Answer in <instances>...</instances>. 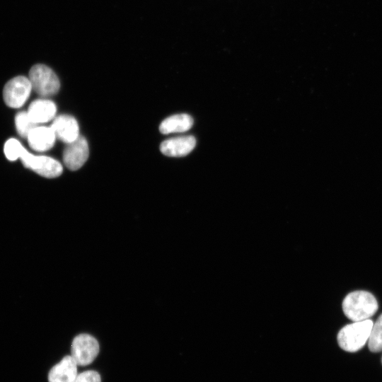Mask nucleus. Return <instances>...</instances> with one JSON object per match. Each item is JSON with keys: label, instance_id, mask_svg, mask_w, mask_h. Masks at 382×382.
<instances>
[{"label": "nucleus", "instance_id": "5", "mask_svg": "<svg viewBox=\"0 0 382 382\" xmlns=\"http://www.w3.org/2000/svg\"><path fill=\"white\" fill-rule=\"evenodd\" d=\"M32 89L28 78L23 76H16L9 80L4 88V102L10 108H21L28 98Z\"/></svg>", "mask_w": 382, "mask_h": 382}, {"label": "nucleus", "instance_id": "1", "mask_svg": "<svg viewBox=\"0 0 382 382\" xmlns=\"http://www.w3.org/2000/svg\"><path fill=\"white\" fill-rule=\"evenodd\" d=\"M4 151L9 161L20 158L23 166L41 176L53 178L59 176L62 164L56 159L46 156H35L29 153L17 139L11 138L4 144Z\"/></svg>", "mask_w": 382, "mask_h": 382}, {"label": "nucleus", "instance_id": "7", "mask_svg": "<svg viewBox=\"0 0 382 382\" xmlns=\"http://www.w3.org/2000/svg\"><path fill=\"white\" fill-rule=\"evenodd\" d=\"M88 155L87 140L84 137L79 136L75 141L67 144L63 151V161L67 168L76 170L86 163Z\"/></svg>", "mask_w": 382, "mask_h": 382}, {"label": "nucleus", "instance_id": "4", "mask_svg": "<svg viewBox=\"0 0 382 382\" xmlns=\"http://www.w3.org/2000/svg\"><path fill=\"white\" fill-rule=\"evenodd\" d=\"M33 89L40 96L47 97L56 94L60 88L59 80L47 66L37 64L31 67L28 77Z\"/></svg>", "mask_w": 382, "mask_h": 382}, {"label": "nucleus", "instance_id": "3", "mask_svg": "<svg viewBox=\"0 0 382 382\" xmlns=\"http://www.w3.org/2000/svg\"><path fill=\"white\" fill-rule=\"evenodd\" d=\"M373 324L371 320L367 319L345 325L337 334L339 346L349 352L361 349L368 342Z\"/></svg>", "mask_w": 382, "mask_h": 382}, {"label": "nucleus", "instance_id": "6", "mask_svg": "<svg viewBox=\"0 0 382 382\" xmlns=\"http://www.w3.org/2000/svg\"><path fill=\"white\" fill-rule=\"evenodd\" d=\"M71 357L78 366L91 364L99 352V344L96 339L88 334L76 336L71 344Z\"/></svg>", "mask_w": 382, "mask_h": 382}, {"label": "nucleus", "instance_id": "8", "mask_svg": "<svg viewBox=\"0 0 382 382\" xmlns=\"http://www.w3.org/2000/svg\"><path fill=\"white\" fill-rule=\"evenodd\" d=\"M51 127L56 137L66 144L75 141L80 136L79 127L76 120L69 115H61L56 117Z\"/></svg>", "mask_w": 382, "mask_h": 382}, {"label": "nucleus", "instance_id": "14", "mask_svg": "<svg viewBox=\"0 0 382 382\" xmlns=\"http://www.w3.org/2000/svg\"><path fill=\"white\" fill-rule=\"evenodd\" d=\"M368 347L372 352L382 351V314L378 316L376 323L373 324L368 340Z\"/></svg>", "mask_w": 382, "mask_h": 382}, {"label": "nucleus", "instance_id": "2", "mask_svg": "<svg viewBox=\"0 0 382 382\" xmlns=\"http://www.w3.org/2000/svg\"><path fill=\"white\" fill-rule=\"evenodd\" d=\"M378 307L374 296L366 291H352L342 301L345 315L353 322L369 319L375 314Z\"/></svg>", "mask_w": 382, "mask_h": 382}, {"label": "nucleus", "instance_id": "9", "mask_svg": "<svg viewBox=\"0 0 382 382\" xmlns=\"http://www.w3.org/2000/svg\"><path fill=\"white\" fill-rule=\"evenodd\" d=\"M195 145L196 139L193 136H181L163 141L160 145V150L167 156L182 157L189 154Z\"/></svg>", "mask_w": 382, "mask_h": 382}, {"label": "nucleus", "instance_id": "11", "mask_svg": "<svg viewBox=\"0 0 382 382\" xmlns=\"http://www.w3.org/2000/svg\"><path fill=\"white\" fill-rule=\"evenodd\" d=\"M55 134L51 127L36 126L27 137L29 146L39 152L50 149L54 144Z\"/></svg>", "mask_w": 382, "mask_h": 382}, {"label": "nucleus", "instance_id": "16", "mask_svg": "<svg viewBox=\"0 0 382 382\" xmlns=\"http://www.w3.org/2000/svg\"><path fill=\"white\" fill-rule=\"evenodd\" d=\"M74 382H101V378L97 371L88 370L78 374Z\"/></svg>", "mask_w": 382, "mask_h": 382}, {"label": "nucleus", "instance_id": "15", "mask_svg": "<svg viewBox=\"0 0 382 382\" xmlns=\"http://www.w3.org/2000/svg\"><path fill=\"white\" fill-rule=\"evenodd\" d=\"M15 125L18 133L22 137H26L30 131L37 126L27 112H20L15 117Z\"/></svg>", "mask_w": 382, "mask_h": 382}, {"label": "nucleus", "instance_id": "10", "mask_svg": "<svg viewBox=\"0 0 382 382\" xmlns=\"http://www.w3.org/2000/svg\"><path fill=\"white\" fill-rule=\"evenodd\" d=\"M77 364L70 355L65 356L50 370L49 382H74L77 374Z\"/></svg>", "mask_w": 382, "mask_h": 382}, {"label": "nucleus", "instance_id": "12", "mask_svg": "<svg viewBox=\"0 0 382 382\" xmlns=\"http://www.w3.org/2000/svg\"><path fill=\"white\" fill-rule=\"evenodd\" d=\"M57 112L55 103L48 99H37L28 109V114L35 124L45 123L54 118Z\"/></svg>", "mask_w": 382, "mask_h": 382}, {"label": "nucleus", "instance_id": "17", "mask_svg": "<svg viewBox=\"0 0 382 382\" xmlns=\"http://www.w3.org/2000/svg\"><path fill=\"white\" fill-rule=\"evenodd\" d=\"M381 363H382V358H381Z\"/></svg>", "mask_w": 382, "mask_h": 382}, {"label": "nucleus", "instance_id": "13", "mask_svg": "<svg viewBox=\"0 0 382 382\" xmlns=\"http://www.w3.org/2000/svg\"><path fill=\"white\" fill-rule=\"evenodd\" d=\"M193 118L185 113L171 115L166 118L159 126V131L163 134L183 132L193 125Z\"/></svg>", "mask_w": 382, "mask_h": 382}]
</instances>
